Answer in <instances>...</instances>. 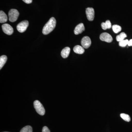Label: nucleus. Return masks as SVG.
Segmentation results:
<instances>
[{
	"mask_svg": "<svg viewBox=\"0 0 132 132\" xmlns=\"http://www.w3.org/2000/svg\"><path fill=\"white\" fill-rule=\"evenodd\" d=\"M56 21L54 17H52L45 24L43 29L42 33L45 35L48 34L52 32L56 26Z\"/></svg>",
	"mask_w": 132,
	"mask_h": 132,
	"instance_id": "obj_1",
	"label": "nucleus"
},
{
	"mask_svg": "<svg viewBox=\"0 0 132 132\" xmlns=\"http://www.w3.org/2000/svg\"><path fill=\"white\" fill-rule=\"evenodd\" d=\"M34 106L36 112L40 115L43 116L45 113V110L44 107L38 100H36L34 102Z\"/></svg>",
	"mask_w": 132,
	"mask_h": 132,
	"instance_id": "obj_2",
	"label": "nucleus"
},
{
	"mask_svg": "<svg viewBox=\"0 0 132 132\" xmlns=\"http://www.w3.org/2000/svg\"><path fill=\"white\" fill-rule=\"evenodd\" d=\"M19 15V13L17 10L12 9L9 12V20L11 22H14L18 19Z\"/></svg>",
	"mask_w": 132,
	"mask_h": 132,
	"instance_id": "obj_3",
	"label": "nucleus"
},
{
	"mask_svg": "<svg viewBox=\"0 0 132 132\" xmlns=\"http://www.w3.org/2000/svg\"><path fill=\"white\" fill-rule=\"evenodd\" d=\"M29 25L28 21L24 20L21 22L16 26L17 30L20 33H23L26 31Z\"/></svg>",
	"mask_w": 132,
	"mask_h": 132,
	"instance_id": "obj_4",
	"label": "nucleus"
},
{
	"mask_svg": "<svg viewBox=\"0 0 132 132\" xmlns=\"http://www.w3.org/2000/svg\"><path fill=\"white\" fill-rule=\"evenodd\" d=\"M2 28L3 32L7 35H11L13 33V29L9 24H3L2 26Z\"/></svg>",
	"mask_w": 132,
	"mask_h": 132,
	"instance_id": "obj_5",
	"label": "nucleus"
},
{
	"mask_svg": "<svg viewBox=\"0 0 132 132\" xmlns=\"http://www.w3.org/2000/svg\"><path fill=\"white\" fill-rule=\"evenodd\" d=\"M86 14L88 20L90 21L93 20L94 18L95 12L93 8L88 7L86 9Z\"/></svg>",
	"mask_w": 132,
	"mask_h": 132,
	"instance_id": "obj_6",
	"label": "nucleus"
},
{
	"mask_svg": "<svg viewBox=\"0 0 132 132\" xmlns=\"http://www.w3.org/2000/svg\"><path fill=\"white\" fill-rule=\"evenodd\" d=\"M91 39L88 36H85L82 38L81 40V45L82 47L85 48H88L91 45Z\"/></svg>",
	"mask_w": 132,
	"mask_h": 132,
	"instance_id": "obj_7",
	"label": "nucleus"
},
{
	"mask_svg": "<svg viewBox=\"0 0 132 132\" xmlns=\"http://www.w3.org/2000/svg\"><path fill=\"white\" fill-rule=\"evenodd\" d=\"M100 39L102 41L111 43L112 41L113 38L109 34L107 33H103L100 36Z\"/></svg>",
	"mask_w": 132,
	"mask_h": 132,
	"instance_id": "obj_8",
	"label": "nucleus"
},
{
	"mask_svg": "<svg viewBox=\"0 0 132 132\" xmlns=\"http://www.w3.org/2000/svg\"><path fill=\"white\" fill-rule=\"evenodd\" d=\"M85 27L84 24L82 23H80L74 29V34L76 35L79 34L85 31Z\"/></svg>",
	"mask_w": 132,
	"mask_h": 132,
	"instance_id": "obj_9",
	"label": "nucleus"
},
{
	"mask_svg": "<svg viewBox=\"0 0 132 132\" xmlns=\"http://www.w3.org/2000/svg\"><path fill=\"white\" fill-rule=\"evenodd\" d=\"M70 48L69 47H66L62 50L61 55L62 58L66 59L68 57L70 52Z\"/></svg>",
	"mask_w": 132,
	"mask_h": 132,
	"instance_id": "obj_10",
	"label": "nucleus"
},
{
	"mask_svg": "<svg viewBox=\"0 0 132 132\" xmlns=\"http://www.w3.org/2000/svg\"><path fill=\"white\" fill-rule=\"evenodd\" d=\"M73 51L76 53L78 54H82L85 52V50L82 47L79 45H77L74 47Z\"/></svg>",
	"mask_w": 132,
	"mask_h": 132,
	"instance_id": "obj_11",
	"label": "nucleus"
},
{
	"mask_svg": "<svg viewBox=\"0 0 132 132\" xmlns=\"http://www.w3.org/2000/svg\"><path fill=\"white\" fill-rule=\"evenodd\" d=\"M7 21V16L5 12L2 11H0V22L5 23Z\"/></svg>",
	"mask_w": 132,
	"mask_h": 132,
	"instance_id": "obj_12",
	"label": "nucleus"
},
{
	"mask_svg": "<svg viewBox=\"0 0 132 132\" xmlns=\"http://www.w3.org/2000/svg\"><path fill=\"white\" fill-rule=\"evenodd\" d=\"M111 23L109 20H107L105 22H102L101 24V27L104 30H106L108 29H110L111 27Z\"/></svg>",
	"mask_w": 132,
	"mask_h": 132,
	"instance_id": "obj_13",
	"label": "nucleus"
},
{
	"mask_svg": "<svg viewBox=\"0 0 132 132\" xmlns=\"http://www.w3.org/2000/svg\"><path fill=\"white\" fill-rule=\"evenodd\" d=\"M7 59V57L5 55H2L0 57V69H1L5 65Z\"/></svg>",
	"mask_w": 132,
	"mask_h": 132,
	"instance_id": "obj_14",
	"label": "nucleus"
},
{
	"mask_svg": "<svg viewBox=\"0 0 132 132\" xmlns=\"http://www.w3.org/2000/svg\"><path fill=\"white\" fill-rule=\"evenodd\" d=\"M127 35L125 32L121 33L120 34L116 36V40L117 41L120 42L121 41L124 40V39L127 37Z\"/></svg>",
	"mask_w": 132,
	"mask_h": 132,
	"instance_id": "obj_15",
	"label": "nucleus"
},
{
	"mask_svg": "<svg viewBox=\"0 0 132 132\" xmlns=\"http://www.w3.org/2000/svg\"><path fill=\"white\" fill-rule=\"evenodd\" d=\"M120 116L121 118L125 121L130 122L131 120V118H130V116L128 114L125 113H121Z\"/></svg>",
	"mask_w": 132,
	"mask_h": 132,
	"instance_id": "obj_16",
	"label": "nucleus"
},
{
	"mask_svg": "<svg viewBox=\"0 0 132 132\" xmlns=\"http://www.w3.org/2000/svg\"><path fill=\"white\" fill-rule=\"evenodd\" d=\"M112 28L113 32L116 34L119 33L121 30V27L120 26L117 25H113L112 27Z\"/></svg>",
	"mask_w": 132,
	"mask_h": 132,
	"instance_id": "obj_17",
	"label": "nucleus"
},
{
	"mask_svg": "<svg viewBox=\"0 0 132 132\" xmlns=\"http://www.w3.org/2000/svg\"><path fill=\"white\" fill-rule=\"evenodd\" d=\"M20 132H32V128L31 126H26L21 129Z\"/></svg>",
	"mask_w": 132,
	"mask_h": 132,
	"instance_id": "obj_18",
	"label": "nucleus"
},
{
	"mask_svg": "<svg viewBox=\"0 0 132 132\" xmlns=\"http://www.w3.org/2000/svg\"><path fill=\"white\" fill-rule=\"evenodd\" d=\"M129 40H128L126 39L125 40H123L120 42H119V45L122 47H125L127 45H128Z\"/></svg>",
	"mask_w": 132,
	"mask_h": 132,
	"instance_id": "obj_19",
	"label": "nucleus"
},
{
	"mask_svg": "<svg viewBox=\"0 0 132 132\" xmlns=\"http://www.w3.org/2000/svg\"><path fill=\"white\" fill-rule=\"evenodd\" d=\"M42 132H50V131L47 127L44 126L42 129Z\"/></svg>",
	"mask_w": 132,
	"mask_h": 132,
	"instance_id": "obj_20",
	"label": "nucleus"
},
{
	"mask_svg": "<svg viewBox=\"0 0 132 132\" xmlns=\"http://www.w3.org/2000/svg\"><path fill=\"white\" fill-rule=\"evenodd\" d=\"M24 2L27 4H30L32 3V0H22Z\"/></svg>",
	"mask_w": 132,
	"mask_h": 132,
	"instance_id": "obj_21",
	"label": "nucleus"
},
{
	"mask_svg": "<svg viewBox=\"0 0 132 132\" xmlns=\"http://www.w3.org/2000/svg\"><path fill=\"white\" fill-rule=\"evenodd\" d=\"M128 45L129 46H132V39L130 40L129 41L128 44Z\"/></svg>",
	"mask_w": 132,
	"mask_h": 132,
	"instance_id": "obj_22",
	"label": "nucleus"
},
{
	"mask_svg": "<svg viewBox=\"0 0 132 132\" xmlns=\"http://www.w3.org/2000/svg\"></svg>",
	"mask_w": 132,
	"mask_h": 132,
	"instance_id": "obj_23",
	"label": "nucleus"
}]
</instances>
